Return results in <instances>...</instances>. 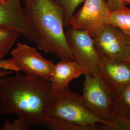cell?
<instances>
[{"label":"cell","mask_w":130,"mask_h":130,"mask_svg":"<svg viewBox=\"0 0 130 130\" xmlns=\"http://www.w3.org/2000/svg\"><path fill=\"white\" fill-rule=\"evenodd\" d=\"M13 74L0 78V116L16 114L28 128L45 126L52 94L50 80Z\"/></svg>","instance_id":"cell-1"},{"label":"cell","mask_w":130,"mask_h":130,"mask_svg":"<svg viewBox=\"0 0 130 130\" xmlns=\"http://www.w3.org/2000/svg\"><path fill=\"white\" fill-rule=\"evenodd\" d=\"M24 8L36 30L38 48L61 60L73 59L64 30L63 13L55 0L26 1Z\"/></svg>","instance_id":"cell-2"},{"label":"cell","mask_w":130,"mask_h":130,"mask_svg":"<svg viewBox=\"0 0 130 130\" xmlns=\"http://www.w3.org/2000/svg\"><path fill=\"white\" fill-rule=\"evenodd\" d=\"M49 118L60 119L75 124L100 130L98 123L104 122L89 111L82 96L67 87L52 93L49 106Z\"/></svg>","instance_id":"cell-3"},{"label":"cell","mask_w":130,"mask_h":130,"mask_svg":"<svg viewBox=\"0 0 130 130\" xmlns=\"http://www.w3.org/2000/svg\"><path fill=\"white\" fill-rule=\"evenodd\" d=\"M10 53V58L0 60V69L22 71L28 76L50 79L55 64L42 56L35 48L18 42Z\"/></svg>","instance_id":"cell-4"},{"label":"cell","mask_w":130,"mask_h":130,"mask_svg":"<svg viewBox=\"0 0 130 130\" xmlns=\"http://www.w3.org/2000/svg\"><path fill=\"white\" fill-rule=\"evenodd\" d=\"M84 75L82 95L84 104L89 111L107 124L116 113L113 91L99 72Z\"/></svg>","instance_id":"cell-5"},{"label":"cell","mask_w":130,"mask_h":130,"mask_svg":"<svg viewBox=\"0 0 130 130\" xmlns=\"http://www.w3.org/2000/svg\"><path fill=\"white\" fill-rule=\"evenodd\" d=\"M65 36L73 59L86 70V74L99 72L100 56L93 38L85 31L71 27Z\"/></svg>","instance_id":"cell-6"},{"label":"cell","mask_w":130,"mask_h":130,"mask_svg":"<svg viewBox=\"0 0 130 130\" xmlns=\"http://www.w3.org/2000/svg\"><path fill=\"white\" fill-rule=\"evenodd\" d=\"M110 13L106 0H85L70 19V27L85 31L93 38L108 24Z\"/></svg>","instance_id":"cell-7"},{"label":"cell","mask_w":130,"mask_h":130,"mask_svg":"<svg viewBox=\"0 0 130 130\" xmlns=\"http://www.w3.org/2000/svg\"><path fill=\"white\" fill-rule=\"evenodd\" d=\"M21 0L0 2V27L13 29L19 35L36 44V30L26 11L21 5Z\"/></svg>","instance_id":"cell-8"},{"label":"cell","mask_w":130,"mask_h":130,"mask_svg":"<svg viewBox=\"0 0 130 130\" xmlns=\"http://www.w3.org/2000/svg\"><path fill=\"white\" fill-rule=\"evenodd\" d=\"M93 38L100 56L110 60L125 61L130 39L118 28L107 24Z\"/></svg>","instance_id":"cell-9"},{"label":"cell","mask_w":130,"mask_h":130,"mask_svg":"<svg viewBox=\"0 0 130 130\" xmlns=\"http://www.w3.org/2000/svg\"><path fill=\"white\" fill-rule=\"evenodd\" d=\"M100 56L99 72L112 91L130 84V63L110 60Z\"/></svg>","instance_id":"cell-10"},{"label":"cell","mask_w":130,"mask_h":130,"mask_svg":"<svg viewBox=\"0 0 130 130\" xmlns=\"http://www.w3.org/2000/svg\"><path fill=\"white\" fill-rule=\"evenodd\" d=\"M86 74V70L74 60H61L55 65L49 79L52 93L68 87L72 79Z\"/></svg>","instance_id":"cell-11"},{"label":"cell","mask_w":130,"mask_h":130,"mask_svg":"<svg viewBox=\"0 0 130 130\" xmlns=\"http://www.w3.org/2000/svg\"><path fill=\"white\" fill-rule=\"evenodd\" d=\"M107 24L118 28L130 39V8L121 6L110 10Z\"/></svg>","instance_id":"cell-12"},{"label":"cell","mask_w":130,"mask_h":130,"mask_svg":"<svg viewBox=\"0 0 130 130\" xmlns=\"http://www.w3.org/2000/svg\"><path fill=\"white\" fill-rule=\"evenodd\" d=\"M117 113L130 118V84L113 91Z\"/></svg>","instance_id":"cell-13"},{"label":"cell","mask_w":130,"mask_h":130,"mask_svg":"<svg viewBox=\"0 0 130 130\" xmlns=\"http://www.w3.org/2000/svg\"><path fill=\"white\" fill-rule=\"evenodd\" d=\"M19 34L13 29L0 27V60L10 53Z\"/></svg>","instance_id":"cell-14"},{"label":"cell","mask_w":130,"mask_h":130,"mask_svg":"<svg viewBox=\"0 0 130 130\" xmlns=\"http://www.w3.org/2000/svg\"><path fill=\"white\" fill-rule=\"evenodd\" d=\"M85 0H55L63 13L64 27L70 28V20L79 5Z\"/></svg>","instance_id":"cell-15"},{"label":"cell","mask_w":130,"mask_h":130,"mask_svg":"<svg viewBox=\"0 0 130 130\" xmlns=\"http://www.w3.org/2000/svg\"><path fill=\"white\" fill-rule=\"evenodd\" d=\"M45 127L51 130H96V128L74 124L60 119L49 118Z\"/></svg>","instance_id":"cell-16"},{"label":"cell","mask_w":130,"mask_h":130,"mask_svg":"<svg viewBox=\"0 0 130 130\" xmlns=\"http://www.w3.org/2000/svg\"><path fill=\"white\" fill-rule=\"evenodd\" d=\"M102 124V130H130V118L116 113L108 123Z\"/></svg>","instance_id":"cell-17"},{"label":"cell","mask_w":130,"mask_h":130,"mask_svg":"<svg viewBox=\"0 0 130 130\" xmlns=\"http://www.w3.org/2000/svg\"><path fill=\"white\" fill-rule=\"evenodd\" d=\"M28 128V126L23 120L19 118L13 121L6 120L0 130H27Z\"/></svg>","instance_id":"cell-18"},{"label":"cell","mask_w":130,"mask_h":130,"mask_svg":"<svg viewBox=\"0 0 130 130\" xmlns=\"http://www.w3.org/2000/svg\"><path fill=\"white\" fill-rule=\"evenodd\" d=\"M107 2L110 10L121 6L120 4V0H108Z\"/></svg>","instance_id":"cell-19"},{"label":"cell","mask_w":130,"mask_h":130,"mask_svg":"<svg viewBox=\"0 0 130 130\" xmlns=\"http://www.w3.org/2000/svg\"><path fill=\"white\" fill-rule=\"evenodd\" d=\"M14 72L11 71V70H0V78L8 75L11 74L12 73H14Z\"/></svg>","instance_id":"cell-20"},{"label":"cell","mask_w":130,"mask_h":130,"mask_svg":"<svg viewBox=\"0 0 130 130\" xmlns=\"http://www.w3.org/2000/svg\"><path fill=\"white\" fill-rule=\"evenodd\" d=\"M121 6H125V5H130V0H120Z\"/></svg>","instance_id":"cell-21"},{"label":"cell","mask_w":130,"mask_h":130,"mask_svg":"<svg viewBox=\"0 0 130 130\" xmlns=\"http://www.w3.org/2000/svg\"><path fill=\"white\" fill-rule=\"evenodd\" d=\"M125 62H127L128 63H130V45H129V50H128V53L127 54V57L126 58Z\"/></svg>","instance_id":"cell-22"},{"label":"cell","mask_w":130,"mask_h":130,"mask_svg":"<svg viewBox=\"0 0 130 130\" xmlns=\"http://www.w3.org/2000/svg\"><path fill=\"white\" fill-rule=\"evenodd\" d=\"M5 1H6V0H0V2H4Z\"/></svg>","instance_id":"cell-23"},{"label":"cell","mask_w":130,"mask_h":130,"mask_svg":"<svg viewBox=\"0 0 130 130\" xmlns=\"http://www.w3.org/2000/svg\"><path fill=\"white\" fill-rule=\"evenodd\" d=\"M25 2H26V1H29L30 0H25Z\"/></svg>","instance_id":"cell-24"}]
</instances>
